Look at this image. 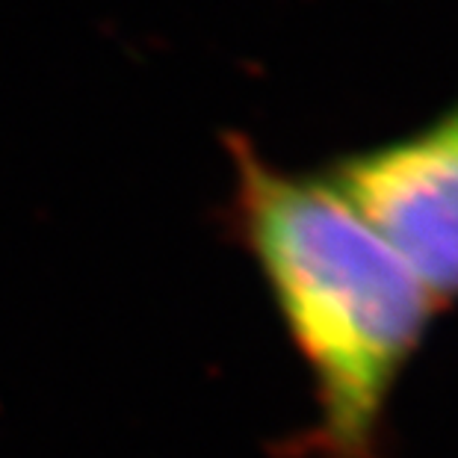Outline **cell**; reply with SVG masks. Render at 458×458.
Wrapping results in <instances>:
<instances>
[{
    "label": "cell",
    "mask_w": 458,
    "mask_h": 458,
    "mask_svg": "<svg viewBox=\"0 0 458 458\" xmlns=\"http://www.w3.org/2000/svg\"><path fill=\"white\" fill-rule=\"evenodd\" d=\"M233 225L305 360L317 458H387L391 403L441 314L437 301L323 172L272 165L231 136Z\"/></svg>",
    "instance_id": "obj_1"
},
{
    "label": "cell",
    "mask_w": 458,
    "mask_h": 458,
    "mask_svg": "<svg viewBox=\"0 0 458 458\" xmlns=\"http://www.w3.org/2000/svg\"><path fill=\"white\" fill-rule=\"evenodd\" d=\"M319 172L437 308L458 305V95L414 131L340 154Z\"/></svg>",
    "instance_id": "obj_2"
}]
</instances>
